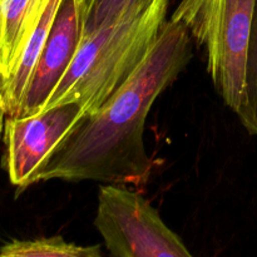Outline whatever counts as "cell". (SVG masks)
<instances>
[{
	"instance_id": "obj_1",
	"label": "cell",
	"mask_w": 257,
	"mask_h": 257,
	"mask_svg": "<svg viewBox=\"0 0 257 257\" xmlns=\"http://www.w3.org/2000/svg\"><path fill=\"white\" fill-rule=\"evenodd\" d=\"M192 57L185 25L171 19L133 74L95 112L87 114L45 161L42 181H98L142 186L152 162L143 141L151 107Z\"/></svg>"
},
{
	"instance_id": "obj_2",
	"label": "cell",
	"mask_w": 257,
	"mask_h": 257,
	"mask_svg": "<svg viewBox=\"0 0 257 257\" xmlns=\"http://www.w3.org/2000/svg\"><path fill=\"white\" fill-rule=\"evenodd\" d=\"M168 2L153 0L83 35L72 64L44 109L67 102L79 103L85 115L99 109L152 49L166 23Z\"/></svg>"
},
{
	"instance_id": "obj_3",
	"label": "cell",
	"mask_w": 257,
	"mask_h": 257,
	"mask_svg": "<svg viewBox=\"0 0 257 257\" xmlns=\"http://www.w3.org/2000/svg\"><path fill=\"white\" fill-rule=\"evenodd\" d=\"M256 0H181L171 19L206 49L208 73L237 113L246 93L248 45Z\"/></svg>"
},
{
	"instance_id": "obj_4",
	"label": "cell",
	"mask_w": 257,
	"mask_h": 257,
	"mask_svg": "<svg viewBox=\"0 0 257 257\" xmlns=\"http://www.w3.org/2000/svg\"><path fill=\"white\" fill-rule=\"evenodd\" d=\"M95 227L117 257H188L185 243L142 195L114 185L98 193Z\"/></svg>"
},
{
	"instance_id": "obj_5",
	"label": "cell",
	"mask_w": 257,
	"mask_h": 257,
	"mask_svg": "<svg viewBox=\"0 0 257 257\" xmlns=\"http://www.w3.org/2000/svg\"><path fill=\"white\" fill-rule=\"evenodd\" d=\"M84 117L79 103L67 102L29 117L5 118V162L10 182L19 188L33 185L40 167Z\"/></svg>"
},
{
	"instance_id": "obj_6",
	"label": "cell",
	"mask_w": 257,
	"mask_h": 257,
	"mask_svg": "<svg viewBox=\"0 0 257 257\" xmlns=\"http://www.w3.org/2000/svg\"><path fill=\"white\" fill-rule=\"evenodd\" d=\"M82 37V3L62 0L15 117H29L44 109L72 64Z\"/></svg>"
},
{
	"instance_id": "obj_7",
	"label": "cell",
	"mask_w": 257,
	"mask_h": 257,
	"mask_svg": "<svg viewBox=\"0 0 257 257\" xmlns=\"http://www.w3.org/2000/svg\"><path fill=\"white\" fill-rule=\"evenodd\" d=\"M45 0H0V80L9 79Z\"/></svg>"
},
{
	"instance_id": "obj_8",
	"label": "cell",
	"mask_w": 257,
	"mask_h": 257,
	"mask_svg": "<svg viewBox=\"0 0 257 257\" xmlns=\"http://www.w3.org/2000/svg\"><path fill=\"white\" fill-rule=\"evenodd\" d=\"M60 2L62 0H45L37 25L33 29L12 75L3 85V107H4L7 117H15L19 110L25 90L29 84L30 77L37 64L45 39L49 34Z\"/></svg>"
},
{
	"instance_id": "obj_9",
	"label": "cell",
	"mask_w": 257,
	"mask_h": 257,
	"mask_svg": "<svg viewBox=\"0 0 257 257\" xmlns=\"http://www.w3.org/2000/svg\"><path fill=\"white\" fill-rule=\"evenodd\" d=\"M102 251L98 245L79 246L67 242L60 236L37 238V240H14L0 248L2 257H98Z\"/></svg>"
},
{
	"instance_id": "obj_10",
	"label": "cell",
	"mask_w": 257,
	"mask_h": 257,
	"mask_svg": "<svg viewBox=\"0 0 257 257\" xmlns=\"http://www.w3.org/2000/svg\"><path fill=\"white\" fill-rule=\"evenodd\" d=\"M153 0H80L83 10V35L90 34L119 18L123 13Z\"/></svg>"
},
{
	"instance_id": "obj_11",
	"label": "cell",
	"mask_w": 257,
	"mask_h": 257,
	"mask_svg": "<svg viewBox=\"0 0 257 257\" xmlns=\"http://www.w3.org/2000/svg\"><path fill=\"white\" fill-rule=\"evenodd\" d=\"M257 100V0L253 12L252 29H251L250 45H248L247 73H246V93L242 105L238 109L237 115L246 112Z\"/></svg>"
},
{
	"instance_id": "obj_12",
	"label": "cell",
	"mask_w": 257,
	"mask_h": 257,
	"mask_svg": "<svg viewBox=\"0 0 257 257\" xmlns=\"http://www.w3.org/2000/svg\"><path fill=\"white\" fill-rule=\"evenodd\" d=\"M240 119L248 132L257 135V100L242 115H240Z\"/></svg>"
},
{
	"instance_id": "obj_13",
	"label": "cell",
	"mask_w": 257,
	"mask_h": 257,
	"mask_svg": "<svg viewBox=\"0 0 257 257\" xmlns=\"http://www.w3.org/2000/svg\"><path fill=\"white\" fill-rule=\"evenodd\" d=\"M7 114H5L4 107H3V94H2V80H0V137L4 132V123Z\"/></svg>"
}]
</instances>
